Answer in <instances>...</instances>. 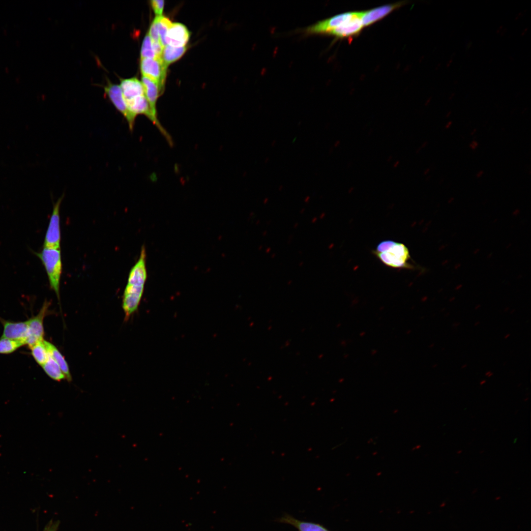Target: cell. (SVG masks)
I'll return each instance as SVG.
<instances>
[{"label":"cell","instance_id":"obj_18","mask_svg":"<svg viewBox=\"0 0 531 531\" xmlns=\"http://www.w3.org/2000/svg\"><path fill=\"white\" fill-rule=\"evenodd\" d=\"M45 373L52 379L59 382L66 379L65 375L56 361L50 355L42 366Z\"/></svg>","mask_w":531,"mask_h":531},{"label":"cell","instance_id":"obj_41","mask_svg":"<svg viewBox=\"0 0 531 531\" xmlns=\"http://www.w3.org/2000/svg\"><path fill=\"white\" fill-rule=\"evenodd\" d=\"M450 299H450V301H451L452 300H453L455 299V297H452V298H451Z\"/></svg>","mask_w":531,"mask_h":531},{"label":"cell","instance_id":"obj_3","mask_svg":"<svg viewBox=\"0 0 531 531\" xmlns=\"http://www.w3.org/2000/svg\"><path fill=\"white\" fill-rule=\"evenodd\" d=\"M35 254L41 261L45 268L50 287L59 300L60 280L62 272L60 248L44 247L40 252H36Z\"/></svg>","mask_w":531,"mask_h":531},{"label":"cell","instance_id":"obj_8","mask_svg":"<svg viewBox=\"0 0 531 531\" xmlns=\"http://www.w3.org/2000/svg\"><path fill=\"white\" fill-rule=\"evenodd\" d=\"M104 90L116 108L123 115L128 123L130 131H133L135 118L130 114L119 86L108 83Z\"/></svg>","mask_w":531,"mask_h":531},{"label":"cell","instance_id":"obj_5","mask_svg":"<svg viewBox=\"0 0 531 531\" xmlns=\"http://www.w3.org/2000/svg\"><path fill=\"white\" fill-rule=\"evenodd\" d=\"M167 67L161 58L141 59L140 69L143 76L156 82L162 93L164 88Z\"/></svg>","mask_w":531,"mask_h":531},{"label":"cell","instance_id":"obj_35","mask_svg":"<svg viewBox=\"0 0 531 531\" xmlns=\"http://www.w3.org/2000/svg\"><path fill=\"white\" fill-rule=\"evenodd\" d=\"M480 250V249L479 248H476V249H475L474 250V251H473V254H474V255H476V254H477V253H478L479 252Z\"/></svg>","mask_w":531,"mask_h":531},{"label":"cell","instance_id":"obj_13","mask_svg":"<svg viewBox=\"0 0 531 531\" xmlns=\"http://www.w3.org/2000/svg\"><path fill=\"white\" fill-rule=\"evenodd\" d=\"M142 83L144 94L148 102L151 112L154 117L158 118L156 104L158 97L162 93L159 86L156 82L145 76H142Z\"/></svg>","mask_w":531,"mask_h":531},{"label":"cell","instance_id":"obj_19","mask_svg":"<svg viewBox=\"0 0 531 531\" xmlns=\"http://www.w3.org/2000/svg\"><path fill=\"white\" fill-rule=\"evenodd\" d=\"M31 354L37 364L42 366L48 359L50 354L44 343V340L38 342L30 347Z\"/></svg>","mask_w":531,"mask_h":531},{"label":"cell","instance_id":"obj_4","mask_svg":"<svg viewBox=\"0 0 531 531\" xmlns=\"http://www.w3.org/2000/svg\"><path fill=\"white\" fill-rule=\"evenodd\" d=\"M356 12L342 13L324 19L307 27L302 31L306 35H328L333 30L351 19Z\"/></svg>","mask_w":531,"mask_h":531},{"label":"cell","instance_id":"obj_2","mask_svg":"<svg viewBox=\"0 0 531 531\" xmlns=\"http://www.w3.org/2000/svg\"><path fill=\"white\" fill-rule=\"evenodd\" d=\"M374 254L385 265L396 268H413L409 262L411 257L408 248L402 243L387 240L381 242Z\"/></svg>","mask_w":531,"mask_h":531},{"label":"cell","instance_id":"obj_39","mask_svg":"<svg viewBox=\"0 0 531 531\" xmlns=\"http://www.w3.org/2000/svg\"><path fill=\"white\" fill-rule=\"evenodd\" d=\"M511 246V244L510 243H509V245H508V246H507L506 247V248H509V247L510 246Z\"/></svg>","mask_w":531,"mask_h":531},{"label":"cell","instance_id":"obj_38","mask_svg":"<svg viewBox=\"0 0 531 531\" xmlns=\"http://www.w3.org/2000/svg\"><path fill=\"white\" fill-rule=\"evenodd\" d=\"M492 255H493V253H489V254H488V255H487V258H488V259H489L491 258V257H492Z\"/></svg>","mask_w":531,"mask_h":531},{"label":"cell","instance_id":"obj_17","mask_svg":"<svg viewBox=\"0 0 531 531\" xmlns=\"http://www.w3.org/2000/svg\"><path fill=\"white\" fill-rule=\"evenodd\" d=\"M187 46L177 48L166 45L164 47L161 59L166 65H168L179 59L185 53Z\"/></svg>","mask_w":531,"mask_h":531},{"label":"cell","instance_id":"obj_16","mask_svg":"<svg viewBox=\"0 0 531 531\" xmlns=\"http://www.w3.org/2000/svg\"><path fill=\"white\" fill-rule=\"evenodd\" d=\"M44 343L50 355L56 361L68 382L72 381L68 364L63 356L53 344L44 340Z\"/></svg>","mask_w":531,"mask_h":531},{"label":"cell","instance_id":"obj_12","mask_svg":"<svg viewBox=\"0 0 531 531\" xmlns=\"http://www.w3.org/2000/svg\"><path fill=\"white\" fill-rule=\"evenodd\" d=\"M402 4V2H400L361 11V19L363 27L371 25L381 20Z\"/></svg>","mask_w":531,"mask_h":531},{"label":"cell","instance_id":"obj_7","mask_svg":"<svg viewBox=\"0 0 531 531\" xmlns=\"http://www.w3.org/2000/svg\"><path fill=\"white\" fill-rule=\"evenodd\" d=\"M63 195L54 204L49 225L45 234L44 247L60 248V229L59 210Z\"/></svg>","mask_w":531,"mask_h":531},{"label":"cell","instance_id":"obj_36","mask_svg":"<svg viewBox=\"0 0 531 531\" xmlns=\"http://www.w3.org/2000/svg\"><path fill=\"white\" fill-rule=\"evenodd\" d=\"M445 247H446V246L444 245V244L442 245L439 248V250L440 251L443 250V249H445Z\"/></svg>","mask_w":531,"mask_h":531},{"label":"cell","instance_id":"obj_26","mask_svg":"<svg viewBox=\"0 0 531 531\" xmlns=\"http://www.w3.org/2000/svg\"><path fill=\"white\" fill-rule=\"evenodd\" d=\"M479 146L478 142L475 140H472L469 145V148L472 150H475Z\"/></svg>","mask_w":531,"mask_h":531},{"label":"cell","instance_id":"obj_37","mask_svg":"<svg viewBox=\"0 0 531 531\" xmlns=\"http://www.w3.org/2000/svg\"><path fill=\"white\" fill-rule=\"evenodd\" d=\"M448 262H449V261H448V260H445L443 261V262H442V266H444V265H445L446 264H447V263H448Z\"/></svg>","mask_w":531,"mask_h":531},{"label":"cell","instance_id":"obj_9","mask_svg":"<svg viewBox=\"0 0 531 531\" xmlns=\"http://www.w3.org/2000/svg\"><path fill=\"white\" fill-rule=\"evenodd\" d=\"M0 322L3 327L1 337L21 342L26 345L29 330L28 320L13 322L0 317Z\"/></svg>","mask_w":531,"mask_h":531},{"label":"cell","instance_id":"obj_31","mask_svg":"<svg viewBox=\"0 0 531 531\" xmlns=\"http://www.w3.org/2000/svg\"><path fill=\"white\" fill-rule=\"evenodd\" d=\"M454 201V198L453 197H450V198H449V199L448 200V201H447V202H448V204H451V203H452V202H453Z\"/></svg>","mask_w":531,"mask_h":531},{"label":"cell","instance_id":"obj_33","mask_svg":"<svg viewBox=\"0 0 531 531\" xmlns=\"http://www.w3.org/2000/svg\"><path fill=\"white\" fill-rule=\"evenodd\" d=\"M451 111H449L447 112V113L445 115V118H448L451 116Z\"/></svg>","mask_w":531,"mask_h":531},{"label":"cell","instance_id":"obj_15","mask_svg":"<svg viewBox=\"0 0 531 531\" xmlns=\"http://www.w3.org/2000/svg\"><path fill=\"white\" fill-rule=\"evenodd\" d=\"M120 87L125 100L137 96L145 95L142 82L135 77L120 79Z\"/></svg>","mask_w":531,"mask_h":531},{"label":"cell","instance_id":"obj_30","mask_svg":"<svg viewBox=\"0 0 531 531\" xmlns=\"http://www.w3.org/2000/svg\"><path fill=\"white\" fill-rule=\"evenodd\" d=\"M477 129H476V128H474V129H472V131H471V132H470V135H472H472H474V134H476V133L477 132Z\"/></svg>","mask_w":531,"mask_h":531},{"label":"cell","instance_id":"obj_6","mask_svg":"<svg viewBox=\"0 0 531 531\" xmlns=\"http://www.w3.org/2000/svg\"><path fill=\"white\" fill-rule=\"evenodd\" d=\"M50 305V302L46 300L39 312L35 316L28 320L29 330L26 340V345H28L29 348L44 340L43 322L49 311Z\"/></svg>","mask_w":531,"mask_h":531},{"label":"cell","instance_id":"obj_28","mask_svg":"<svg viewBox=\"0 0 531 531\" xmlns=\"http://www.w3.org/2000/svg\"><path fill=\"white\" fill-rule=\"evenodd\" d=\"M452 123H453V122L451 120H449V121H447V123L444 125V128L445 129H449L451 127V126H452Z\"/></svg>","mask_w":531,"mask_h":531},{"label":"cell","instance_id":"obj_23","mask_svg":"<svg viewBox=\"0 0 531 531\" xmlns=\"http://www.w3.org/2000/svg\"><path fill=\"white\" fill-rule=\"evenodd\" d=\"M148 33L152 42H160L158 28L155 18L151 23Z\"/></svg>","mask_w":531,"mask_h":531},{"label":"cell","instance_id":"obj_29","mask_svg":"<svg viewBox=\"0 0 531 531\" xmlns=\"http://www.w3.org/2000/svg\"><path fill=\"white\" fill-rule=\"evenodd\" d=\"M520 210L519 208L515 209L512 212V215L514 216H517L519 214Z\"/></svg>","mask_w":531,"mask_h":531},{"label":"cell","instance_id":"obj_21","mask_svg":"<svg viewBox=\"0 0 531 531\" xmlns=\"http://www.w3.org/2000/svg\"><path fill=\"white\" fill-rule=\"evenodd\" d=\"M155 18L158 28L160 42L164 47L167 45L166 35L172 23L168 18L163 15L156 16Z\"/></svg>","mask_w":531,"mask_h":531},{"label":"cell","instance_id":"obj_11","mask_svg":"<svg viewBox=\"0 0 531 531\" xmlns=\"http://www.w3.org/2000/svg\"><path fill=\"white\" fill-rule=\"evenodd\" d=\"M190 35L189 30L184 25L180 23H172L166 35V44L177 48L185 46Z\"/></svg>","mask_w":531,"mask_h":531},{"label":"cell","instance_id":"obj_24","mask_svg":"<svg viewBox=\"0 0 531 531\" xmlns=\"http://www.w3.org/2000/svg\"><path fill=\"white\" fill-rule=\"evenodd\" d=\"M150 5L156 16L162 15L164 1L163 0H152L150 1Z\"/></svg>","mask_w":531,"mask_h":531},{"label":"cell","instance_id":"obj_14","mask_svg":"<svg viewBox=\"0 0 531 531\" xmlns=\"http://www.w3.org/2000/svg\"><path fill=\"white\" fill-rule=\"evenodd\" d=\"M276 521L290 524L298 531H330L319 523L299 520L288 514H284L276 520Z\"/></svg>","mask_w":531,"mask_h":531},{"label":"cell","instance_id":"obj_34","mask_svg":"<svg viewBox=\"0 0 531 531\" xmlns=\"http://www.w3.org/2000/svg\"><path fill=\"white\" fill-rule=\"evenodd\" d=\"M462 287V284L458 285L455 288V290H459Z\"/></svg>","mask_w":531,"mask_h":531},{"label":"cell","instance_id":"obj_22","mask_svg":"<svg viewBox=\"0 0 531 531\" xmlns=\"http://www.w3.org/2000/svg\"><path fill=\"white\" fill-rule=\"evenodd\" d=\"M156 58L152 48V41L147 33L145 36L141 47V59Z\"/></svg>","mask_w":531,"mask_h":531},{"label":"cell","instance_id":"obj_40","mask_svg":"<svg viewBox=\"0 0 531 531\" xmlns=\"http://www.w3.org/2000/svg\"><path fill=\"white\" fill-rule=\"evenodd\" d=\"M485 383V381H482V382L480 383V384H484Z\"/></svg>","mask_w":531,"mask_h":531},{"label":"cell","instance_id":"obj_1","mask_svg":"<svg viewBox=\"0 0 531 531\" xmlns=\"http://www.w3.org/2000/svg\"><path fill=\"white\" fill-rule=\"evenodd\" d=\"M147 278L146 251L143 246L138 261L129 272L122 297V308L126 319L137 310Z\"/></svg>","mask_w":531,"mask_h":531},{"label":"cell","instance_id":"obj_10","mask_svg":"<svg viewBox=\"0 0 531 531\" xmlns=\"http://www.w3.org/2000/svg\"><path fill=\"white\" fill-rule=\"evenodd\" d=\"M361 16V11L356 12L355 15L351 19L331 30L327 35L343 38L357 35L363 28Z\"/></svg>","mask_w":531,"mask_h":531},{"label":"cell","instance_id":"obj_20","mask_svg":"<svg viewBox=\"0 0 531 531\" xmlns=\"http://www.w3.org/2000/svg\"><path fill=\"white\" fill-rule=\"evenodd\" d=\"M23 346H25V345L21 342L1 337L0 338V354H10Z\"/></svg>","mask_w":531,"mask_h":531},{"label":"cell","instance_id":"obj_25","mask_svg":"<svg viewBox=\"0 0 531 531\" xmlns=\"http://www.w3.org/2000/svg\"><path fill=\"white\" fill-rule=\"evenodd\" d=\"M59 525V521L51 520L45 526L43 531H57Z\"/></svg>","mask_w":531,"mask_h":531},{"label":"cell","instance_id":"obj_27","mask_svg":"<svg viewBox=\"0 0 531 531\" xmlns=\"http://www.w3.org/2000/svg\"><path fill=\"white\" fill-rule=\"evenodd\" d=\"M484 174V171L483 170H479L476 174L475 176L477 178H480Z\"/></svg>","mask_w":531,"mask_h":531},{"label":"cell","instance_id":"obj_32","mask_svg":"<svg viewBox=\"0 0 531 531\" xmlns=\"http://www.w3.org/2000/svg\"><path fill=\"white\" fill-rule=\"evenodd\" d=\"M461 266V264H460V263H458V264H456V265H455L454 266V269H458V268H459V267H460Z\"/></svg>","mask_w":531,"mask_h":531}]
</instances>
